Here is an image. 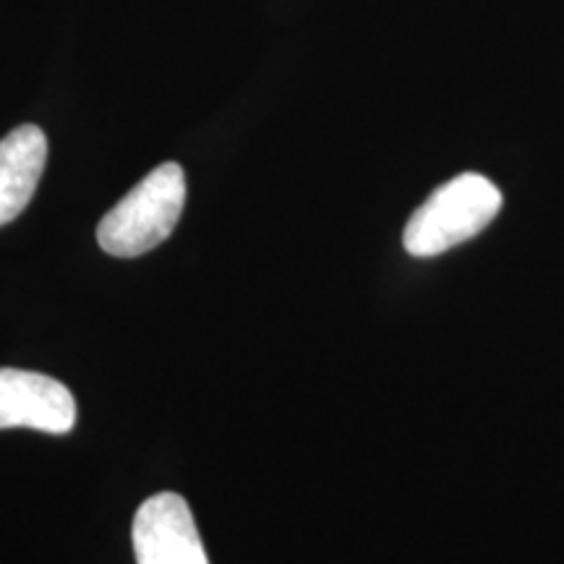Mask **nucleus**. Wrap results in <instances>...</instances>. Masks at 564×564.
Masks as SVG:
<instances>
[{"label": "nucleus", "instance_id": "nucleus-1", "mask_svg": "<svg viewBox=\"0 0 564 564\" xmlns=\"http://www.w3.org/2000/svg\"><path fill=\"white\" fill-rule=\"evenodd\" d=\"M183 204H186V175L178 162H165L102 217L97 241L110 257H141L167 241L181 220Z\"/></svg>", "mask_w": 564, "mask_h": 564}, {"label": "nucleus", "instance_id": "nucleus-2", "mask_svg": "<svg viewBox=\"0 0 564 564\" xmlns=\"http://www.w3.org/2000/svg\"><path fill=\"white\" fill-rule=\"evenodd\" d=\"M499 209L502 192L486 175H457L413 212L403 232L405 251L413 257H440L476 238Z\"/></svg>", "mask_w": 564, "mask_h": 564}, {"label": "nucleus", "instance_id": "nucleus-3", "mask_svg": "<svg viewBox=\"0 0 564 564\" xmlns=\"http://www.w3.org/2000/svg\"><path fill=\"white\" fill-rule=\"evenodd\" d=\"M133 552L139 564H209L192 507L181 494H154L133 518Z\"/></svg>", "mask_w": 564, "mask_h": 564}, {"label": "nucleus", "instance_id": "nucleus-4", "mask_svg": "<svg viewBox=\"0 0 564 564\" xmlns=\"http://www.w3.org/2000/svg\"><path fill=\"white\" fill-rule=\"evenodd\" d=\"M74 423L76 400L66 384L37 371L0 369V429L68 434Z\"/></svg>", "mask_w": 564, "mask_h": 564}, {"label": "nucleus", "instance_id": "nucleus-5", "mask_svg": "<svg viewBox=\"0 0 564 564\" xmlns=\"http://www.w3.org/2000/svg\"><path fill=\"white\" fill-rule=\"evenodd\" d=\"M47 139L37 126H19L0 141V228L32 202L45 171Z\"/></svg>", "mask_w": 564, "mask_h": 564}]
</instances>
